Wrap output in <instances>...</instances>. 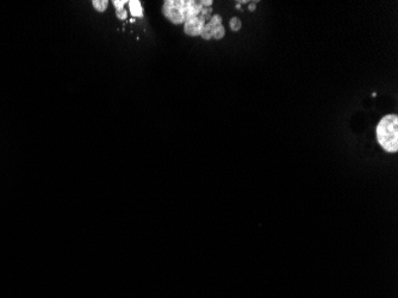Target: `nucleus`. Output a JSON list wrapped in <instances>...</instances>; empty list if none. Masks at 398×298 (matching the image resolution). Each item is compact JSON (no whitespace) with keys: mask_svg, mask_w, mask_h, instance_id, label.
<instances>
[{"mask_svg":"<svg viewBox=\"0 0 398 298\" xmlns=\"http://www.w3.org/2000/svg\"><path fill=\"white\" fill-rule=\"evenodd\" d=\"M163 14L173 24H181L199 16L202 5L195 0H166L162 7Z\"/></svg>","mask_w":398,"mask_h":298,"instance_id":"obj_1","label":"nucleus"},{"mask_svg":"<svg viewBox=\"0 0 398 298\" xmlns=\"http://www.w3.org/2000/svg\"><path fill=\"white\" fill-rule=\"evenodd\" d=\"M378 143L384 151L396 153L398 151V117L388 115L381 119L375 129Z\"/></svg>","mask_w":398,"mask_h":298,"instance_id":"obj_2","label":"nucleus"},{"mask_svg":"<svg viewBox=\"0 0 398 298\" xmlns=\"http://www.w3.org/2000/svg\"><path fill=\"white\" fill-rule=\"evenodd\" d=\"M206 20L205 17H203L202 14L199 16L193 17L191 19L186 20L184 23V31L186 35L188 36H199L202 32L203 28L205 27Z\"/></svg>","mask_w":398,"mask_h":298,"instance_id":"obj_3","label":"nucleus"},{"mask_svg":"<svg viewBox=\"0 0 398 298\" xmlns=\"http://www.w3.org/2000/svg\"><path fill=\"white\" fill-rule=\"evenodd\" d=\"M128 5H129L130 13L133 14V17H143V9H142L141 2H138V0H130V2H128Z\"/></svg>","mask_w":398,"mask_h":298,"instance_id":"obj_4","label":"nucleus"},{"mask_svg":"<svg viewBox=\"0 0 398 298\" xmlns=\"http://www.w3.org/2000/svg\"><path fill=\"white\" fill-rule=\"evenodd\" d=\"M92 5L98 12H104V11L108 9L109 2L108 0H93Z\"/></svg>","mask_w":398,"mask_h":298,"instance_id":"obj_5","label":"nucleus"},{"mask_svg":"<svg viewBox=\"0 0 398 298\" xmlns=\"http://www.w3.org/2000/svg\"><path fill=\"white\" fill-rule=\"evenodd\" d=\"M225 35V29L223 25H217V27H214L213 29V38H216V39H221L223 38Z\"/></svg>","mask_w":398,"mask_h":298,"instance_id":"obj_6","label":"nucleus"},{"mask_svg":"<svg viewBox=\"0 0 398 298\" xmlns=\"http://www.w3.org/2000/svg\"><path fill=\"white\" fill-rule=\"evenodd\" d=\"M213 29H214L213 25H211L210 23H206L205 27L203 28L202 32H200V36H202L204 39H206V41L207 39L213 38Z\"/></svg>","mask_w":398,"mask_h":298,"instance_id":"obj_7","label":"nucleus"},{"mask_svg":"<svg viewBox=\"0 0 398 298\" xmlns=\"http://www.w3.org/2000/svg\"><path fill=\"white\" fill-rule=\"evenodd\" d=\"M230 28H232L233 31H239L241 29V20L239 19L237 17H233L232 19H230Z\"/></svg>","mask_w":398,"mask_h":298,"instance_id":"obj_8","label":"nucleus"},{"mask_svg":"<svg viewBox=\"0 0 398 298\" xmlns=\"http://www.w3.org/2000/svg\"><path fill=\"white\" fill-rule=\"evenodd\" d=\"M209 23L213 25V27H217V25H221L222 24V17L220 16V14H214V16L210 18Z\"/></svg>","mask_w":398,"mask_h":298,"instance_id":"obj_9","label":"nucleus"},{"mask_svg":"<svg viewBox=\"0 0 398 298\" xmlns=\"http://www.w3.org/2000/svg\"><path fill=\"white\" fill-rule=\"evenodd\" d=\"M112 4H114L116 11H119V10H124V5L128 4V2L127 0H114V3Z\"/></svg>","mask_w":398,"mask_h":298,"instance_id":"obj_10","label":"nucleus"},{"mask_svg":"<svg viewBox=\"0 0 398 298\" xmlns=\"http://www.w3.org/2000/svg\"><path fill=\"white\" fill-rule=\"evenodd\" d=\"M116 16H117V18H118V19L124 20L128 17V12L125 10H119V11H117Z\"/></svg>","mask_w":398,"mask_h":298,"instance_id":"obj_11","label":"nucleus"},{"mask_svg":"<svg viewBox=\"0 0 398 298\" xmlns=\"http://www.w3.org/2000/svg\"><path fill=\"white\" fill-rule=\"evenodd\" d=\"M200 5L205 7H211V5H213V0H203V2H200Z\"/></svg>","mask_w":398,"mask_h":298,"instance_id":"obj_12","label":"nucleus"},{"mask_svg":"<svg viewBox=\"0 0 398 298\" xmlns=\"http://www.w3.org/2000/svg\"><path fill=\"white\" fill-rule=\"evenodd\" d=\"M249 10H250V11H254V10H255V3L250 4V5H249Z\"/></svg>","mask_w":398,"mask_h":298,"instance_id":"obj_13","label":"nucleus"}]
</instances>
